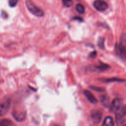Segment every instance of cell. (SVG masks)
<instances>
[{
    "mask_svg": "<svg viewBox=\"0 0 126 126\" xmlns=\"http://www.w3.org/2000/svg\"><path fill=\"white\" fill-rule=\"evenodd\" d=\"M25 4L28 11L34 16L36 17H43L44 16V12L43 10L36 6L35 4L32 0H27Z\"/></svg>",
    "mask_w": 126,
    "mask_h": 126,
    "instance_id": "cell-1",
    "label": "cell"
},
{
    "mask_svg": "<svg viewBox=\"0 0 126 126\" xmlns=\"http://www.w3.org/2000/svg\"><path fill=\"white\" fill-rule=\"evenodd\" d=\"M11 105V101L9 99L4 101L0 104V117L4 116L9 111Z\"/></svg>",
    "mask_w": 126,
    "mask_h": 126,
    "instance_id": "cell-7",
    "label": "cell"
},
{
    "mask_svg": "<svg viewBox=\"0 0 126 126\" xmlns=\"http://www.w3.org/2000/svg\"><path fill=\"white\" fill-rule=\"evenodd\" d=\"M105 82H112V81H118V82H124L125 80H122L121 79H118V78H114V79H106L105 80Z\"/></svg>",
    "mask_w": 126,
    "mask_h": 126,
    "instance_id": "cell-16",
    "label": "cell"
},
{
    "mask_svg": "<svg viewBox=\"0 0 126 126\" xmlns=\"http://www.w3.org/2000/svg\"><path fill=\"white\" fill-rule=\"evenodd\" d=\"M101 103L105 107H108L110 103V99L107 96H102L101 97Z\"/></svg>",
    "mask_w": 126,
    "mask_h": 126,
    "instance_id": "cell-13",
    "label": "cell"
},
{
    "mask_svg": "<svg viewBox=\"0 0 126 126\" xmlns=\"http://www.w3.org/2000/svg\"><path fill=\"white\" fill-rule=\"evenodd\" d=\"M63 4L66 7H70L73 5V0H62Z\"/></svg>",
    "mask_w": 126,
    "mask_h": 126,
    "instance_id": "cell-14",
    "label": "cell"
},
{
    "mask_svg": "<svg viewBox=\"0 0 126 126\" xmlns=\"http://www.w3.org/2000/svg\"><path fill=\"white\" fill-rule=\"evenodd\" d=\"M102 126H114V121L111 116H108L105 119Z\"/></svg>",
    "mask_w": 126,
    "mask_h": 126,
    "instance_id": "cell-10",
    "label": "cell"
},
{
    "mask_svg": "<svg viewBox=\"0 0 126 126\" xmlns=\"http://www.w3.org/2000/svg\"><path fill=\"white\" fill-rule=\"evenodd\" d=\"M96 55H97V54H96V52L94 51V52H93L91 53V56L92 57H95Z\"/></svg>",
    "mask_w": 126,
    "mask_h": 126,
    "instance_id": "cell-21",
    "label": "cell"
},
{
    "mask_svg": "<svg viewBox=\"0 0 126 126\" xmlns=\"http://www.w3.org/2000/svg\"><path fill=\"white\" fill-rule=\"evenodd\" d=\"M122 105V100L119 98H114L111 102L110 107V111L111 113H115L120 110Z\"/></svg>",
    "mask_w": 126,
    "mask_h": 126,
    "instance_id": "cell-4",
    "label": "cell"
},
{
    "mask_svg": "<svg viewBox=\"0 0 126 126\" xmlns=\"http://www.w3.org/2000/svg\"><path fill=\"white\" fill-rule=\"evenodd\" d=\"M92 121L94 124H98L100 123L102 118V113L100 110H95L91 112V114Z\"/></svg>",
    "mask_w": 126,
    "mask_h": 126,
    "instance_id": "cell-8",
    "label": "cell"
},
{
    "mask_svg": "<svg viewBox=\"0 0 126 126\" xmlns=\"http://www.w3.org/2000/svg\"><path fill=\"white\" fill-rule=\"evenodd\" d=\"M91 89H92L93 90L95 91H98V92H102V91H104V89L102 88V87H94V86H92L91 87Z\"/></svg>",
    "mask_w": 126,
    "mask_h": 126,
    "instance_id": "cell-19",
    "label": "cell"
},
{
    "mask_svg": "<svg viewBox=\"0 0 126 126\" xmlns=\"http://www.w3.org/2000/svg\"><path fill=\"white\" fill-rule=\"evenodd\" d=\"M75 8H76V11H77L79 14H82L84 13L85 7L82 4H76Z\"/></svg>",
    "mask_w": 126,
    "mask_h": 126,
    "instance_id": "cell-12",
    "label": "cell"
},
{
    "mask_svg": "<svg viewBox=\"0 0 126 126\" xmlns=\"http://www.w3.org/2000/svg\"><path fill=\"white\" fill-rule=\"evenodd\" d=\"M84 95H85V97H86L87 100L91 102V103H93V104H95V103H97V100L95 98V97H94L93 94L91 93L90 91H87V90H86L83 92Z\"/></svg>",
    "mask_w": 126,
    "mask_h": 126,
    "instance_id": "cell-9",
    "label": "cell"
},
{
    "mask_svg": "<svg viewBox=\"0 0 126 126\" xmlns=\"http://www.w3.org/2000/svg\"><path fill=\"white\" fill-rule=\"evenodd\" d=\"M126 111L125 106H123L118 111L116 112V123L118 126H122L124 124L126 121Z\"/></svg>",
    "mask_w": 126,
    "mask_h": 126,
    "instance_id": "cell-2",
    "label": "cell"
},
{
    "mask_svg": "<svg viewBox=\"0 0 126 126\" xmlns=\"http://www.w3.org/2000/svg\"><path fill=\"white\" fill-rule=\"evenodd\" d=\"M94 7L100 12H103L108 9V4L104 0H95L93 3Z\"/></svg>",
    "mask_w": 126,
    "mask_h": 126,
    "instance_id": "cell-5",
    "label": "cell"
},
{
    "mask_svg": "<svg viewBox=\"0 0 126 126\" xmlns=\"http://www.w3.org/2000/svg\"><path fill=\"white\" fill-rule=\"evenodd\" d=\"M18 0H9V5L10 7H15L17 5Z\"/></svg>",
    "mask_w": 126,
    "mask_h": 126,
    "instance_id": "cell-15",
    "label": "cell"
},
{
    "mask_svg": "<svg viewBox=\"0 0 126 126\" xmlns=\"http://www.w3.org/2000/svg\"><path fill=\"white\" fill-rule=\"evenodd\" d=\"M107 65H105V64H101L100 66H96V68L97 69H98V70H106V69H107Z\"/></svg>",
    "mask_w": 126,
    "mask_h": 126,
    "instance_id": "cell-18",
    "label": "cell"
},
{
    "mask_svg": "<svg viewBox=\"0 0 126 126\" xmlns=\"http://www.w3.org/2000/svg\"><path fill=\"white\" fill-rule=\"evenodd\" d=\"M52 126H60L57 125V124H54V125H52Z\"/></svg>",
    "mask_w": 126,
    "mask_h": 126,
    "instance_id": "cell-22",
    "label": "cell"
},
{
    "mask_svg": "<svg viewBox=\"0 0 126 126\" xmlns=\"http://www.w3.org/2000/svg\"><path fill=\"white\" fill-rule=\"evenodd\" d=\"M118 52L120 55L121 58L124 60L126 58V36L125 34L121 37V41L119 45L118 46Z\"/></svg>",
    "mask_w": 126,
    "mask_h": 126,
    "instance_id": "cell-3",
    "label": "cell"
},
{
    "mask_svg": "<svg viewBox=\"0 0 126 126\" xmlns=\"http://www.w3.org/2000/svg\"><path fill=\"white\" fill-rule=\"evenodd\" d=\"M12 116L14 117L15 119L18 122H22L25 119L27 114H26L25 111L23 110H14L12 111Z\"/></svg>",
    "mask_w": 126,
    "mask_h": 126,
    "instance_id": "cell-6",
    "label": "cell"
},
{
    "mask_svg": "<svg viewBox=\"0 0 126 126\" xmlns=\"http://www.w3.org/2000/svg\"><path fill=\"white\" fill-rule=\"evenodd\" d=\"M0 126H13V123L9 119H3L0 120Z\"/></svg>",
    "mask_w": 126,
    "mask_h": 126,
    "instance_id": "cell-11",
    "label": "cell"
},
{
    "mask_svg": "<svg viewBox=\"0 0 126 126\" xmlns=\"http://www.w3.org/2000/svg\"><path fill=\"white\" fill-rule=\"evenodd\" d=\"M1 15H2V17H3L4 18H6L7 17H8V15H7V14L6 13L5 11H2V12H1Z\"/></svg>",
    "mask_w": 126,
    "mask_h": 126,
    "instance_id": "cell-20",
    "label": "cell"
},
{
    "mask_svg": "<svg viewBox=\"0 0 126 126\" xmlns=\"http://www.w3.org/2000/svg\"><path fill=\"white\" fill-rule=\"evenodd\" d=\"M98 46L100 49H103V46H104V39L103 38H100L99 39L98 42Z\"/></svg>",
    "mask_w": 126,
    "mask_h": 126,
    "instance_id": "cell-17",
    "label": "cell"
}]
</instances>
